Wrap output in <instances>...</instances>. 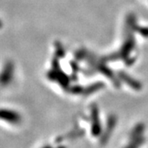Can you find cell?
Here are the masks:
<instances>
[{
  "instance_id": "obj_1",
  "label": "cell",
  "mask_w": 148,
  "mask_h": 148,
  "mask_svg": "<svg viewBox=\"0 0 148 148\" xmlns=\"http://www.w3.org/2000/svg\"><path fill=\"white\" fill-rule=\"evenodd\" d=\"M22 117L20 114L16 113L13 110H0V122L4 124V126L12 127V128H17L21 127L22 123Z\"/></svg>"
}]
</instances>
